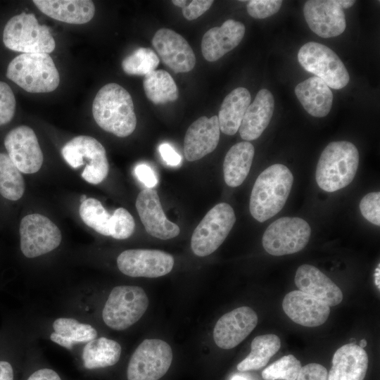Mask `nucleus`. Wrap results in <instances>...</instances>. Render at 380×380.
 <instances>
[{"mask_svg": "<svg viewBox=\"0 0 380 380\" xmlns=\"http://www.w3.org/2000/svg\"><path fill=\"white\" fill-rule=\"evenodd\" d=\"M236 222L232 207L220 203L213 207L194 229L191 247L199 257L209 255L224 242Z\"/></svg>", "mask_w": 380, "mask_h": 380, "instance_id": "8", "label": "nucleus"}, {"mask_svg": "<svg viewBox=\"0 0 380 380\" xmlns=\"http://www.w3.org/2000/svg\"><path fill=\"white\" fill-rule=\"evenodd\" d=\"M282 5L281 0H251L247 4L248 14L258 19H264L277 13Z\"/></svg>", "mask_w": 380, "mask_h": 380, "instance_id": "40", "label": "nucleus"}, {"mask_svg": "<svg viewBox=\"0 0 380 380\" xmlns=\"http://www.w3.org/2000/svg\"><path fill=\"white\" fill-rule=\"evenodd\" d=\"M368 367V356L364 348L347 343L334 353L327 380H363Z\"/></svg>", "mask_w": 380, "mask_h": 380, "instance_id": "23", "label": "nucleus"}, {"mask_svg": "<svg viewBox=\"0 0 380 380\" xmlns=\"http://www.w3.org/2000/svg\"><path fill=\"white\" fill-rule=\"evenodd\" d=\"M294 281L299 291L320 300L329 307L338 305L343 300L340 288L313 265L304 264L298 267Z\"/></svg>", "mask_w": 380, "mask_h": 380, "instance_id": "22", "label": "nucleus"}, {"mask_svg": "<svg viewBox=\"0 0 380 380\" xmlns=\"http://www.w3.org/2000/svg\"><path fill=\"white\" fill-rule=\"evenodd\" d=\"M135 222L132 215L125 208L116 209L110 218V234L115 239L129 238L134 232Z\"/></svg>", "mask_w": 380, "mask_h": 380, "instance_id": "37", "label": "nucleus"}, {"mask_svg": "<svg viewBox=\"0 0 380 380\" xmlns=\"http://www.w3.org/2000/svg\"><path fill=\"white\" fill-rule=\"evenodd\" d=\"M121 351L120 345L115 341L105 337L94 338L83 349L84 366L89 369L113 366L118 362Z\"/></svg>", "mask_w": 380, "mask_h": 380, "instance_id": "30", "label": "nucleus"}, {"mask_svg": "<svg viewBox=\"0 0 380 380\" xmlns=\"http://www.w3.org/2000/svg\"><path fill=\"white\" fill-rule=\"evenodd\" d=\"M158 151L164 162L170 166H177L182 161V157L174 148L167 143L161 144Z\"/></svg>", "mask_w": 380, "mask_h": 380, "instance_id": "44", "label": "nucleus"}, {"mask_svg": "<svg viewBox=\"0 0 380 380\" xmlns=\"http://www.w3.org/2000/svg\"><path fill=\"white\" fill-rule=\"evenodd\" d=\"M92 114L101 129L119 137L130 135L137 126L132 96L116 83L99 89L92 103Z\"/></svg>", "mask_w": 380, "mask_h": 380, "instance_id": "1", "label": "nucleus"}, {"mask_svg": "<svg viewBox=\"0 0 380 380\" xmlns=\"http://www.w3.org/2000/svg\"><path fill=\"white\" fill-rule=\"evenodd\" d=\"M80 215L88 227L102 235L110 236L111 215L108 213L99 200L94 198H87L80 205Z\"/></svg>", "mask_w": 380, "mask_h": 380, "instance_id": "34", "label": "nucleus"}, {"mask_svg": "<svg viewBox=\"0 0 380 380\" xmlns=\"http://www.w3.org/2000/svg\"><path fill=\"white\" fill-rule=\"evenodd\" d=\"M33 3L49 17L70 24L87 23L95 13L90 0H34Z\"/></svg>", "mask_w": 380, "mask_h": 380, "instance_id": "25", "label": "nucleus"}, {"mask_svg": "<svg viewBox=\"0 0 380 380\" xmlns=\"http://www.w3.org/2000/svg\"><path fill=\"white\" fill-rule=\"evenodd\" d=\"M50 338L54 343L71 349L75 343H88L96 338V330L90 324L80 323L72 318L61 317L53 324Z\"/></svg>", "mask_w": 380, "mask_h": 380, "instance_id": "29", "label": "nucleus"}, {"mask_svg": "<svg viewBox=\"0 0 380 380\" xmlns=\"http://www.w3.org/2000/svg\"><path fill=\"white\" fill-rule=\"evenodd\" d=\"M152 44L163 63L175 73L191 71L196 64V56L187 41L179 34L167 29L156 31Z\"/></svg>", "mask_w": 380, "mask_h": 380, "instance_id": "16", "label": "nucleus"}, {"mask_svg": "<svg viewBox=\"0 0 380 380\" xmlns=\"http://www.w3.org/2000/svg\"><path fill=\"white\" fill-rule=\"evenodd\" d=\"M251 101V94L244 87H237L225 96L217 116L222 132L227 135L236 133Z\"/></svg>", "mask_w": 380, "mask_h": 380, "instance_id": "27", "label": "nucleus"}, {"mask_svg": "<svg viewBox=\"0 0 380 380\" xmlns=\"http://www.w3.org/2000/svg\"><path fill=\"white\" fill-rule=\"evenodd\" d=\"M87 198L86 195H84H84H82V196H81V198H80V202H81V203H82V202H84Z\"/></svg>", "mask_w": 380, "mask_h": 380, "instance_id": "52", "label": "nucleus"}, {"mask_svg": "<svg viewBox=\"0 0 380 380\" xmlns=\"http://www.w3.org/2000/svg\"><path fill=\"white\" fill-rule=\"evenodd\" d=\"M274 99L267 89H260L248 106L239 132L246 141L258 139L268 126L273 115Z\"/></svg>", "mask_w": 380, "mask_h": 380, "instance_id": "24", "label": "nucleus"}, {"mask_svg": "<svg viewBox=\"0 0 380 380\" xmlns=\"http://www.w3.org/2000/svg\"><path fill=\"white\" fill-rule=\"evenodd\" d=\"M282 308L293 322L308 327L323 324L330 314L328 305L299 290L291 291L284 296Z\"/></svg>", "mask_w": 380, "mask_h": 380, "instance_id": "19", "label": "nucleus"}, {"mask_svg": "<svg viewBox=\"0 0 380 380\" xmlns=\"http://www.w3.org/2000/svg\"><path fill=\"white\" fill-rule=\"evenodd\" d=\"M148 303L146 292L139 286H115L103 309V320L114 330H125L139 320L146 311Z\"/></svg>", "mask_w": 380, "mask_h": 380, "instance_id": "6", "label": "nucleus"}, {"mask_svg": "<svg viewBox=\"0 0 380 380\" xmlns=\"http://www.w3.org/2000/svg\"><path fill=\"white\" fill-rule=\"evenodd\" d=\"M360 210L362 216L369 222L380 225V193L371 192L360 201Z\"/></svg>", "mask_w": 380, "mask_h": 380, "instance_id": "39", "label": "nucleus"}, {"mask_svg": "<svg viewBox=\"0 0 380 380\" xmlns=\"http://www.w3.org/2000/svg\"><path fill=\"white\" fill-rule=\"evenodd\" d=\"M25 191L20 171L8 155L0 153V194L10 201L20 199Z\"/></svg>", "mask_w": 380, "mask_h": 380, "instance_id": "33", "label": "nucleus"}, {"mask_svg": "<svg viewBox=\"0 0 380 380\" xmlns=\"http://www.w3.org/2000/svg\"><path fill=\"white\" fill-rule=\"evenodd\" d=\"M301 363L293 355H284L267 367L262 372L264 380H296Z\"/></svg>", "mask_w": 380, "mask_h": 380, "instance_id": "36", "label": "nucleus"}, {"mask_svg": "<svg viewBox=\"0 0 380 380\" xmlns=\"http://www.w3.org/2000/svg\"><path fill=\"white\" fill-rule=\"evenodd\" d=\"M231 380H248V379L242 376L235 375L232 377Z\"/></svg>", "mask_w": 380, "mask_h": 380, "instance_id": "50", "label": "nucleus"}, {"mask_svg": "<svg viewBox=\"0 0 380 380\" xmlns=\"http://www.w3.org/2000/svg\"><path fill=\"white\" fill-rule=\"evenodd\" d=\"M374 281L376 286H378V289H379V264L375 270Z\"/></svg>", "mask_w": 380, "mask_h": 380, "instance_id": "49", "label": "nucleus"}, {"mask_svg": "<svg viewBox=\"0 0 380 380\" xmlns=\"http://www.w3.org/2000/svg\"><path fill=\"white\" fill-rule=\"evenodd\" d=\"M134 174L146 188H153L158 184V178L155 172L146 164L137 165L134 168Z\"/></svg>", "mask_w": 380, "mask_h": 380, "instance_id": "43", "label": "nucleus"}, {"mask_svg": "<svg viewBox=\"0 0 380 380\" xmlns=\"http://www.w3.org/2000/svg\"><path fill=\"white\" fill-rule=\"evenodd\" d=\"M258 318L251 308L243 306L223 315L216 322L213 336L222 349H231L241 343L255 329Z\"/></svg>", "mask_w": 380, "mask_h": 380, "instance_id": "15", "label": "nucleus"}, {"mask_svg": "<svg viewBox=\"0 0 380 380\" xmlns=\"http://www.w3.org/2000/svg\"><path fill=\"white\" fill-rule=\"evenodd\" d=\"M310 234L311 228L303 219L283 217L267 227L262 236V246L272 255L293 254L306 246Z\"/></svg>", "mask_w": 380, "mask_h": 380, "instance_id": "10", "label": "nucleus"}, {"mask_svg": "<svg viewBox=\"0 0 380 380\" xmlns=\"http://www.w3.org/2000/svg\"><path fill=\"white\" fill-rule=\"evenodd\" d=\"M254 153V146L248 141L237 143L229 148L223 163L224 179L228 186L236 187L244 182L251 170Z\"/></svg>", "mask_w": 380, "mask_h": 380, "instance_id": "28", "label": "nucleus"}, {"mask_svg": "<svg viewBox=\"0 0 380 380\" xmlns=\"http://www.w3.org/2000/svg\"><path fill=\"white\" fill-rule=\"evenodd\" d=\"M246 31L244 25L232 19L227 20L220 27L208 30L201 41V51L205 60L216 61L237 46Z\"/></svg>", "mask_w": 380, "mask_h": 380, "instance_id": "21", "label": "nucleus"}, {"mask_svg": "<svg viewBox=\"0 0 380 380\" xmlns=\"http://www.w3.org/2000/svg\"><path fill=\"white\" fill-rule=\"evenodd\" d=\"M4 146L8 156L20 172L32 174L41 168L43 153L32 128L22 125L7 133Z\"/></svg>", "mask_w": 380, "mask_h": 380, "instance_id": "14", "label": "nucleus"}, {"mask_svg": "<svg viewBox=\"0 0 380 380\" xmlns=\"http://www.w3.org/2000/svg\"><path fill=\"white\" fill-rule=\"evenodd\" d=\"M251 348L248 355L237 365L240 372L256 370L265 366L280 349L281 340L275 334L258 336L252 341Z\"/></svg>", "mask_w": 380, "mask_h": 380, "instance_id": "31", "label": "nucleus"}, {"mask_svg": "<svg viewBox=\"0 0 380 380\" xmlns=\"http://www.w3.org/2000/svg\"><path fill=\"white\" fill-rule=\"evenodd\" d=\"M187 1H186V0H174V1H172V3L175 6L183 8L186 5Z\"/></svg>", "mask_w": 380, "mask_h": 380, "instance_id": "48", "label": "nucleus"}, {"mask_svg": "<svg viewBox=\"0 0 380 380\" xmlns=\"http://www.w3.org/2000/svg\"><path fill=\"white\" fill-rule=\"evenodd\" d=\"M65 160L73 168L87 165L82 177L87 182L97 184L107 177L109 164L103 145L95 138L80 135L66 143L62 148Z\"/></svg>", "mask_w": 380, "mask_h": 380, "instance_id": "7", "label": "nucleus"}, {"mask_svg": "<svg viewBox=\"0 0 380 380\" xmlns=\"http://www.w3.org/2000/svg\"><path fill=\"white\" fill-rule=\"evenodd\" d=\"M359 152L347 141L329 143L319 158L315 179L319 187L327 192L341 189L352 182L359 165Z\"/></svg>", "mask_w": 380, "mask_h": 380, "instance_id": "3", "label": "nucleus"}, {"mask_svg": "<svg viewBox=\"0 0 380 380\" xmlns=\"http://www.w3.org/2000/svg\"><path fill=\"white\" fill-rule=\"evenodd\" d=\"M144 89L154 104H163L177 99L178 89L172 76L164 70H156L144 76Z\"/></svg>", "mask_w": 380, "mask_h": 380, "instance_id": "32", "label": "nucleus"}, {"mask_svg": "<svg viewBox=\"0 0 380 380\" xmlns=\"http://www.w3.org/2000/svg\"><path fill=\"white\" fill-rule=\"evenodd\" d=\"M0 380H13V367L6 361H0Z\"/></svg>", "mask_w": 380, "mask_h": 380, "instance_id": "46", "label": "nucleus"}, {"mask_svg": "<svg viewBox=\"0 0 380 380\" xmlns=\"http://www.w3.org/2000/svg\"><path fill=\"white\" fill-rule=\"evenodd\" d=\"M172 350L165 341L157 338L144 340L129 360L128 380H158L168 371Z\"/></svg>", "mask_w": 380, "mask_h": 380, "instance_id": "11", "label": "nucleus"}, {"mask_svg": "<svg viewBox=\"0 0 380 380\" xmlns=\"http://www.w3.org/2000/svg\"><path fill=\"white\" fill-rule=\"evenodd\" d=\"M367 343L366 339H362L360 342L359 346L362 348H364L367 346Z\"/></svg>", "mask_w": 380, "mask_h": 380, "instance_id": "51", "label": "nucleus"}, {"mask_svg": "<svg viewBox=\"0 0 380 380\" xmlns=\"http://www.w3.org/2000/svg\"><path fill=\"white\" fill-rule=\"evenodd\" d=\"M135 205L148 234L163 240L170 239L179 235V227L165 216L155 189L146 188L140 191Z\"/></svg>", "mask_w": 380, "mask_h": 380, "instance_id": "18", "label": "nucleus"}, {"mask_svg": "<svg viewBox=\"0 0 380 380\" xmlns=\"http://www.w3.org/2000/svg\"><path fill=\"white\" fill-rule=\"evenodd\" d=\"M350 343H356V340H355V338H350Z\"/></svg>", "mask_w": 380, "mask_h": 380, "instance_id": "53", "label": "nucleus"}, {"mask_svg": "<svg viewBox=\"0 0 380 380\" xmlns=\"http://www.w3.org/2000/svg\"><path fill=\"white\" fill-rule=\"evenodd\" d=\"M293 177L282 164H274L263 170L253 186L249 210L254 219L263 222L277 214L291 192Z\"/></svg>", "mask_w": 380, "mask_h": 380, "instance_id": "2", "label": "nucleus"}, {"mask_svg": "<svg viewBox=\"0 0 380 380\" xmlns=\"http://www.w3.org/2000/svg\"><path fill=\"white\" fill-rule=\"evenodd\" d=\"M159 62L158 56L152 49L140 47L124 58L122 68L127 75L145 76L156 70Z\"/></svg>", "mask_w": 380, "mask_h": 380, "instance_id": "35", "label": "nucleus"}, {"mask_svg": "<svg viewBox=\"0 0 380 380\" xmlns=\"http://www.w3.org/2000/svg\"><path fill=\"white\" fill-rule=\"evenodd\" d=\"M303 13L310 30L322 38L337 37L346 29L345 14L336 0L307 1Z\"/></svg>", "mask_w": 380, "mask_h": 380, "instance_id": "17", "label": "nucleus"}, {"mask_svg": "<svg viewBox=\"0 0 380 380\" xmlns=\"http://www.w3.org/2000/svg\"><path fill=\"white\" fill-rule=\"evenodd\" d=\"M15 99L11 88L0 81V126L8 123L15 114Z\"/></svg>", "mask_w": 380, "mask_h": 380, "instance_id": "38", "label": "nucleus"}, {"mask_svg": "<svg viewBox=\"0 0 380 380\" xmlns=\"http://www.w3.org/2000/svg\"><path fill=\"white\" fill-rule=\"evenodd\" d=\"M298 60L305 70L322 80L329 88L340 89L349 82V74L342 61L322 44L307 42L299 49Z\"/></svg>", "mask_w": 380, "mask_h": 380, "instance_id": "9", "label": "nucleus"}, {"mask_svg": "<svg viewBox=\"0 0 380 380\" xmlns=\"http://www.w3.org/2000/svg\"><path fill=\"white\" fill-rule=\"evenodd\" d=\"M212 0L188 1L186 5L182 8L184 17L189 20L196 19L212 6Z\"/></svg>", "mask_w": 380, "mask_h": 380, "instance_id": "41", "label": "nucleus"}, {"mask_svg": "<svg viewBox=\"0 0 380 380\" xmlns=\"http://www.w3.org/2000/svg\"><path fill=\"white\" fill-rule=\"evenodd\" d=\"M20 249L29 258L49 253L61 243L59 228L48 217L38 214L25 216L20 224Z\"/></svg>", "mask_w": 380, "mask_h": 380, "instance_id": "12", "label": "nucleus"}, {"mask_svg": "<svg viewBox=\"0 0 380 380\" xmlns=\"http://www.w3.org/2000/svg\"><path fill=\"white\" fill-rule=\"evenodd\" d=\"M294 91L298 101L310 115L323 118L330 112L333 94L320 78L316 76L310 77L298 84Z\"/></svg>", "mask_w": 380, "mask_h": 380, "instance_id": "26", "label": "nucleus"}, {"mask_svg": "<svg viewBox=\"0 0 380 380\" xmlns=\"http://www.w3.org/2000/svg\"><path fill=\"white\" fill-rule=\"evenodd\" d=\"M327 370L322 365L310 363L302 367L296 380H327Z\"/></svg>", "mask_w": 380, "mask_h": 380, "instance_id": "42", "label": "nucleus"}, {"mask_svg": "<svg viewBox=\"0 0 380 380\" xmlns=\"http://www.w3.org/2000/svg\"><path fill=\"white\" fill-rule=\"evenodd\" d=\"M3 42L8 49L23 53H49L56 46L49 28L40 25L32 13L12 17L5 25Z\"/></svg>", "mask_w": 380, "mask_h": 380, "instance_id": "5", "label": "nucleus"}, {"mask_svg": "<svg viewBox=\"0 0 380 380\" xmlns=\"http://www.w3.org/2000/svg\"><path fill=\"white\" fill-rule=\"evenodd\" d=\"M172 255L160 250L129 249L117 258L121 272L132 277L155 278L171 272L174 266Z\"/></svg>", "mask_w": 380, "mask_h": 380, "instance_id": "13", "label": "nucleus"}, {"mask_svg": "<svg viewBox=\"0 0 380 380\" xmlns=\"http://www.w3.org/2000/svg\"><path fill=\"white\" fill-rule=\"evenodd\" d=\"M336 3L343 9V8H349L352 7L354 5V4L355 3V1H353V0H336Z\"/></svg>", "mask_w": 380, "mask_h": 380, "instance_id": "47", "label": "nucleus"}, {"mask_svg": "<svg viewBox=\"0 0 380 380\" xmlns=\"http://www.w3.org/2000/svg\"><path fill=\"white\" fill-rule=\"evenodd\" d=\"M220 140L217 115L202 116L187 129L184 139V153L189 161L198 160L213 152Z\"/></svg>", "mask_w": 380, "mask_h": 380, "instance_id": "20", "label": "nucleus"}, {"mask_svg": "<svg viewBox=\"0 0 380 380\" xmlns=\"http://www.w3.org/2000/svg\"><path fill=\"white\" fill-rule=\"evenodd\" d=\"M6 77L30 93L54 91L60 82L58 71L48 53H22L8 64Z\"/></svg>", "mask_w": 380, "mask_h": 380, "instance_id": "4", "label": "nucleus"}, {"mask_svg": "<svg viewBox=\"0 0 380 380\" xmlns=\"http://www.w3.org/2000/svg\"><path fill=\"white\" fill-rule=\"evenodd\" d=\"M27 380H61L59 375L53 369H41L32 374Z\"/></svg>", "mask_w": 380, "mask_h": 380, "instance_id": "45", "label": "nucleus"}]
</instances>
